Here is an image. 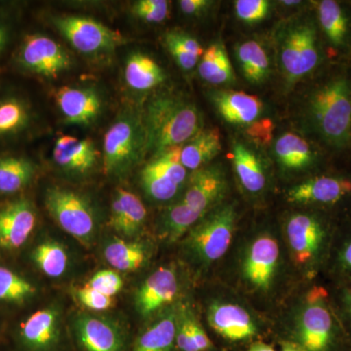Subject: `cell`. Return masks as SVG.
Masks as SVG:
<instances>
[{
	"instance_id": "obj_1",
	"label": "cell",
	"mask_w": 351,
	"mask_h": 351,
	"mask_svg": "<svg viewBox=\"0 0 351 351\" xmlns=\"http://www.w3.org/2000/svg\"><path fill=\"white\" fill-rule=\"evenodd\" d=\"M307 119L323 144L336 151L351 147V77L346 71L329 76L313 90Z\"/></svg>"
},
{
	"instance_id": "obj_2",
	"label": "cell",
	"mask_w": 351,
	"mask_h": 351,
	"mask_svg": "<svg viewBox=\"0 0 351 351\" xmlns=\"http://www.w3.org/2000/svg\"><path fill=\"white\" fill-rule=\"evenodd\" d=\"M147 152L154 156L182 147L202 130V117L195 104L179 95L162 94L149 101L143 115Z\"/></svg>"
},
{
	"instance_id": "obj_3",
	"label": "cell",
	"mask_w": 351,
	"mask_h": 351,
	"mask_svg": "<svg viewBox=\"0 0 351 351\" xmlns=\"http://www.w3.org/2000/svg\"><path fill=\"white\" fill-rule=\"evenodd\" d=\"M295 338L306 351H351L350 339L335 318L324 289L314 288L307 295Z\"/></svg>"
},
{
	"instance_id": "obj_4",
	"label": "cell",
	"mask_w": 351,
	"mask_h": 351,
	"mask_svg": "<svg viewBox=\"0 0 351 351\" xmlns=\"http://www.w3.org/2000/svg\"><path fill=\"white\" fill-rule=\"evenodd\" d=\"M143 115L125 110L108 128L104 138V171L110 177H123L147 154Z\"/></svg>"
},
{
	"instance_id": "obj_5",
	"label": "cell",
	"mask_w": 351,
	"mask_h": 351,
	"mask_svg": "<svg viewBox=\"0 0 351 351\" xmlns=\"http://www.w3.org/2000/svg\"><path fill=\"white\" fill-rule=\"evenodd\" d=\"M279 61L288 84L299 82L323 61L317 25L300 19L286 25L279 34Z\"/></svg>"
},
{
	"instance_id": "obj_6",
	"label": "cell",
	"mask_w": 351,
	"mask_h": 351,
	"mask_svg": "<svg viewBox=\"0 0 351 351\" xmlns=\"http://www.w3.org/2000/svg\"><path fill=\"white\" fill-rule=\"evenodd\" d=\"M235 223L234 205L213 208L189 230L184 240L189 255L201 267H209L223 258L232 243Z\"/></svg>"
},
{
	"instance_id": "obj_7",
	"label": "cell",
	"mask_w": 351,
	"mask_h": 351,
	"mask_svg": "<svg viewBox=\"0 0 351 351\" xmlns=\"http://www.w3.org/2000/svg\"><path fill=\"white\" fill-rule=\"evenodd\" d=\"M45 206L64 232L89 246L97 230L96 216L86 198L69 189L51 188L45 195Z\"/></svg>"
},
{
	"instance_id": "obj_8",
	"label": "cell",
	"mask_w": 351,
	"mask_h": 351,
	"mask_svg": "<svg viewBox=\"0 0 351 351\" xmlns=\"http://www.w3.org/2000/svg\"><path fill=\"white\" fill-rule=\"evenodd\" d=\"M286 235L295 262L302 269L314 271L329 246L327 223L316 215L295 214L286 223Z\"/></svg>"
},
{
	"instance_id": "obj_9",
	"label": "cell",
	"mask_w": 351,
	"mask_h": 351,
	"mask_svg": "<svg viewBox=\"0 0 351 351\" xmlns=\"http://www.w3.org/2000/svg\"><path fill=\"white\" fill-rule=\"evenodd\" d=\"M279 263L280 249L276 237L261 233L243 252L240 263L242 280L254 292H269L276 283Z\"/></svg>"
},
{
	"instance_id": "obj_10",
	"label": "cell",
	"mask_w": 351,
	"mask_h": 351,
	"mask_svg": "<svg viewBox=\"0 0 351 351\" xmlns=\"http://www.w3.org/2000/svg\"><path fill=\"white\" fill-rule=\"evenodd\" d=\"M52 23L73 47L83 54L110 52L123 43L119 32L91 18L57 16L52 18Z\"/></svg>"
},
{
	"instance_id": "obj_11",
	"label": "cell",
	"mask_w": 351,
	"mask_h": 351,
	"mask_svg": "<svg viewBox=\"0 0 351 351\" xmlns=\"http://www.w3.org/2000/svg\"><path fill=\"white\" fill-rule=\"evenodd\" d=\"M182 147H175L152 157L141 173V184L151 199L165 202L173 199L182 188L188 170L181 162Z\"/></svg>"
},
{
	"instance_id": "obj_12",
	"label": "cell",
	"mask_w": 351,
	"mask_h": 351,
	"mask_svg": "<svg viewBox=\"0 0 351 351\" xmlns=\"http://www.w3.org/2000/svg\"><path fill=\"white\" fill-rule=\"evenodd\" d=\"M17 61L25 71L55 78L71 66V58L57 41L43 34L25 36L18 52Z\"/></svg>"
},
{
	"instance_id": "obj_13",
	"label": "cell",
	"mask_w": 351,
	"mask_h": 351,
	"mask_svg": "<svg viewBox=\"0 0 351 351\" xmlns=\"http://www.w3.org/2000/svg\"><path fill=\"white\" fill-rule=\"evenodd\" d=\"M226 191L225 172L219 165L195 171L181 202L195 213L204 217L219 205Z\"/></svg>"
},
{
	"instance_id": "obj_14",
	"label": "cell",
	"mask_w": 351,
	"mask_h": 351,
	"mask_svg": "<svg viewBox=\"0 0 351 351\" xmlns=\"http://www.w3.org/2000/svg\"><path fill=\"white\" fill-rule=\"evenodd\" d=\"M36 213L31 201L20 198L0 209V252L19 249L31 237Z\"/></svg>"
},
{
	"instance_id": "obj_15",
	"label": "cell",
	"mask_w": 351,
	"mask_h": 351,
	"mask_svg": "<svg viewBox=\"0 0 351 351\" xmlns=\"http://www.w3.org/2000/svg\"><path fill=\"white\" fill-rule=\"evenodd\" d=\"M210 327L230 343H243L255 338L258 328L250 313L230 302H214L208 308Z\"/></svg>"
},
{
	"instance_id": "obj_16",
	"label": "cell",
	"mask_w": 351,
	"mask_h": 351,
	"mask_svg": "<svg viewBox=\"0 0 351 351\" xmlns=\"http://www.w3.org/2000/svg\"><path fill=\"white\" fill-rule=\"evenodd\" d=\"M350 195V178L320 176L289 189L287 200L302 205H335Z\"/></svg>"
},
{
	"instance_id": "obj_17",
	"label": "cell",
	"mask_w": 351,
	"mask_h": 351,
	"mask_svg": "<svg viewBox=\"0 0 351 351\" xmlns=\"http://www.w3.org/2000/svg\"><path fill=\"white\" fill-rule=\"evenodd\" d=\"M75 330L85 351H125L123 334L112 321L82 313L75 318Z\"/></svg>"
},
{
	"instance_id": "obj_18",
	"label": "cell",
	"mask_w": 351,
	"mask_h": 351,
	"mask_svg": "<svg viewBox=\"0 0 351 351\" xmlns=\"http://www.w3.org/2000/svg\"><path fill=\"white\" fill-rule=\"evenodd\" d=\"M179 281L174 267H162L147 277L136 293L138 313L147 317L174 301Z\"/></svg>"
},
{
	"instance_id": "obj_19",
	"label": "cell",
	"mask_w": 351,
	"mask_h": 351,
	"mask_svg": "<svg viewBox=\"0 0 351 351\" xmlns=\"http://www.w3.org/2000/svg\"><path fill=\"white\" fill-rule=\"evenodd\" d=\"M64 120L75 125H89L101 114L103 101L91 88L64 86L55 95Z\"/></svg>"
},
{
	"instance_id": "obj_20",
	"label": "cell",
	"mask_w": 351,
	"mask_h": 351,
	"mask_svg": "<svg viewBox=\"0 0 351 351\" xmlns=\"http://www.w3.org/2000/svg\"><path fill=\"white\" fill-rule=\"evenodd\" d=\"M60 311L52 306L32 313L20 328L23 345L29 351H51L59 343Z\"/></svg>"
},
{
	"instance_id": "obj_21",
	"label": "cell",
	"mask_w": 351,
	"mask_h": 351,
	"mask_svg": "<svg viewBox=\"0 0 351 351\" xmlns=\"http://www.w3.org/2000/svg\"><path fill=\"white\" fill-rule=\"evenodd\" d=\"M55 163L69 174L86 175L98 161V151L89 138L64 135L57 138L53 149Z\"/></svg>"
},
{
	"instance_id": "obj_22",
	"label": "cell",
	"mask_w": 351,
	"mask_h": 351,
	"mask_svg": "<svg viewBox=\"0 0 351 351\" xmlns=\"http://www.w3.org/2000/svg\"><path fill=\"white\" fill-rule=\"evenodd\" d=\"M147 218L144 203L137 195L119 189L112 203L110 225L125 237H135L142 232Z\"/></svg>"
},
{
	"instance_id": "obj_23",
	"label": "cell",
	"mask_w": 351,
	"mask_h": 351,
	"mask_svg": "<svg viewBox=\"0 0 351 351\" xmlns=\"http://www.w3.org/2000/svg\"><path fill=\"white\" fill-rule=\"evenodd\" d=\"M211 98L221 117L230 123L248 125L262 114V101L254 95L219 91L212 95Z\"/></svg>"
},
{
	"instance_id": "obj_24",
	"label": "cell",
	"mask_w": 351,
	"mask_h": 351,
	"mask_svg": "<svg viewBox=\"0 0 351 351\" xmlns=\"http://www.w3.org/2000/svg\"><path fill=\"white\" fill-rule=\"evenodd\" d=\"M321 31L337 49H346L351 43V19L343 5L335 0H322L317 4Z\"/></svg>"
},
{
	"instance_id": "obj_25",
	"label": "cell",
	"mask_w": 351,
	"mask_h": 351,
	"mask_svg": "<svg viewBox=\"0 0 351 351\" xmlns=\"http://www.w3.org/2000/svg\"><path fill=\"white\" fill-rule=\"evenodd\" d=\"M274 152L279 164L290 171L308 169L317 162V154L308 142L293 133H286L278 138Z\"/></svg>"
},
{
	"instance_id": "obj_26",
	"label": "cell",
	"mask_w": 351,
	"mask_h": 351,
	"mask_svg": "<svg viewBox=\"0 0 351 351\" xmlns=\"http://www.w3.org/2000/svg\"><path fill=\"white\" fill-rule=\"evenodd\" d=\"M221 151V138L219 130H201L182 145L181 162L186 170H199L218 156Z\"/></svg>"
},
{
	"instance_id": "obj_27",
	"label": "cell",
	"mask_w": 351,
	"mask_h": 351,
	"mask_svg": "<svg viewBox=\"0 0 351 351\" xmlns=\"http://www.w3.org/2000/svg\"><path fill=\"white\" fill-rule=\"evenodd\" d=\"M165 80V73L158 64L147 55L133 53L127 58L125 80L136 91H147L158 86Z\"/></svg>"
},
{
	"instance_id": "obj_28",
	"label": "cell",
	"mask_w": 351,
	"mask_h": 351,
	"mask_svg": "<svg viewBox=\"0 0 351 351\" xmlns=\"http://www.w3.org/2000/svg\"><path fill=\"white\" fill-rule=\"evenodd\" d=\"M232 157L237 177L244 189L251 193L262 191L267 178L257 154L242 143H235L232 147Z\"/></svg>"
},
{
	"instance_id": "obj_29",
	"label": "cell",
	"mask_w": 351,
	"mask_h": 351,
	"mask_svg": "<svg viewBox=\"0 0 351 351\" xmlns=\"http://www.w3.org/2000/svg\"><path fill=\"white\" fill-rule=\"evenodd\" d=\"M178 315L169 313L159 318L136 339L134 351H173L176 346Z\"/></svg>"
},
{
	"instance_id": "obj_30",
	"label": "cell",
	"mask_w": 351,
	"mask_h": 351,
	"mask_svg": "<svg viewBox=\"0 0 351 351\" xmlns=\"http://www.w3.org/2000/svg\"><path fill=\"white\" fill-rule=\"evenodd\" d=\"M198 71L201 78L210 84H230L235 80L230 58L221 43L211 44L204 51L198 64Z\"/></svg>"
},
{
	"instance_id": "obj_31",
	"label": "cell",
	"mask_w": 351,
	"mask_h": 351,
	"mask_svg": "<svg viewBox=\"0 0 351 351\" xmlns=\"http://www.w3.org/2000/svg\"><path fill=\"white\" fill-rule=\"evenodd\" d=\"M36 175V165L24 157H0V193L12 195L22 191Z\"/></svg>"
},
{
	"instance_id": "obj_32",
	"label": "cell",
	"mask_w": 351,
	"mask_h": 351,
	"mask_svg": "<svg viewBox=\"0 0 351 351\" xmlns=\"http://www.w3.org/2000/svg\"><path fill=\"white\" fill-rule=\"evenodd\" d=\"M104 257L113 269L135 271L145 265L147 252L144 245L138 242L115 239L106 245Z\"/></svg>"
},
{
	"instance_id": "obj_33",
	"label": "cell",
	"mask_w": 351,
	"mask_h": 351,
	"mask_svg": "<svg viewBox=\"0 0 351 351\" xmlns=\"http://www.w3.org/2000/svg\"><path fill=\"white\" fill-rule=\"evenodd\" d=\"M31 122V108L23 99H0V138L19 135L29 128Z\"/></svg>"
},
{
	"instance_id": "obj_34",
	"label": "cell",
	"mask_w": 351,
	"mask_h": 351,
	"mask_svg": "<svg viewBox=\"0 0 351 351\" xmlns=\"http://www.w3.org/2000/svg\"><path fill=\"white\" fill-rule=\"evenodd\" d=\"M237 60L249 82L260 84L269 75V60L267 52L258 41L241 43L237 50Z\"/></svg>"
},
{
	"instance_id": "obj_35",
	"label": "cell",
	"mask_w": 351,
	"mask_h": 351,
	"mask_svg": "<svg viewBox=\"0 0 351 351\" xmlns=\"http://www.w3.org/2000/svg\"><path fill=\"white\" fill-rule=\"evenodd\" d=\"M165 44L176 63L184 71L195 68L204 53L200 43L186 32H168L165 34Z\"/></svg>"
},
{
	"instance_id": "obj_36",
	"label": "cell",
	"mask_w": 351,
	"mask_h": 351,
	"mask_svg": "<svg viewBox=\"0 0 351 351\" xmlns=\"http://www.w3.org/2000/svg\"><path fill=\"white\" fill-rule=\"evenodd\" d=\"M32 260L45 276L57 278L63 276L69 265L66 249L56 241H44L34 248Z\"/></svg>"
},
{
	"instance_id": "obj_37",
	"label": "cell",
	"mask_w": 351,
	"mask_h": 351,
	"mask_svg": "<svg viewBox=\"0 0 351 351\" xmlns=\"http://www.w3.org/2000/svg\"><path fill=\"white\" fill-rule=\"evenodd\" d=\"M199 214L189 209L181 201L175 203L163 215L162 232L164 237L169 241L181 239L202 219Z\"/></svg>"
},
{
	"instance_id": "obj_38",
	"label": "cell",
	"mask_w": 351,
	"mask_h": 351,
	"mask_svg": "<svg viewBox=\"0 0 351 351\" xmlns=\"http://www.w3.org/2000/svg\"><path fill=\"white\" fill-rule=\"evenodd\" d=\"M36 288L24 277L0 267V302L23 304L36 294Z\"/></svg>"
},
{
	"instance_id": "obj_39",
	"label": "cell",
	"mask_w": 351,
	"mask_h": 351,
	"mask_svg": "<svg viewBox=\"0 0 351 351\" xmlns=\"http://www.w3.org/2000/svg\"><path fill=\"white\" fill-rule=\"evenodd\" d=\"M131 12L145 22L158 24L168 17L169 2L165 0H138L132 6Z\"/></svg>"
},
{
	"instance_id": "obj_40",
	"label": "cell",
	"mask_w": 351,
	"mask_h": 351,
	"mask_svg": "<svg viewBox=\"0 0 351 351\" xmlns=\"http://www.w3.org/2000/svg\"><path fill=\"white\" fill-rule=\"evenodd\" d=\"M269 2L267 0H237L235 12L237 17L247 24H255L267 17Z\"/></svg>"
},
{
	"instance_id": "obj_41",
	"label": "cell",
	"mask_w": 351,
	"mask_h": 351,
	"mask_svg": "<svg viewBox=\"0 0 351 351\" xmlns=\"http://www.w3.org/2000/svg\"><path fill=\"white\" fill-rule=\"evenodd\" d=\"M88 286L101 294L113 297L123 287V280L117 271L104 269L94 274Z\"/></svg>"
},
{
	"instance_id": "obj_42",
	"label": "cell",
	"mask_w": 351,
	"mask_h": 351,
	"mask_svg": "<svg viewBox=\"0 0 351 351\" xmlns=\"http://www.w3.org/2000/svg\"><path fill=\"white\" fill-rule=\"evenodd\" d=\"M76 297L78 301L82 302L83 306L92 311H103L112 308L114 304V300L110 295H106L94 290L89 286L77 289L75 291Z\"/></svg>"
},
{
	"instance_id": "obj_43",
	"label": "cell",
	"mask_w": 351,
	"mask_h": 351,
	"mask_svg": "<svg viewBox=\"0 0 351 351\" xmlns=\"http://www.w3.org/2000/svg\"><path fill=\"white\" fill-rule=\"evenodd\" d=\"M176 346L181 351H198L191 337L186 311L178 315Z\"/></svg>"
},
{
	"instance_id": "obj_44",
	"label": "cell",
	"mask_w": 351,
	"mask_h": 351,
	"mask_svg": "<svg viewBox=\"0 0 351 351\" xmlns=\"http://www.w3.org/2000/svg\"><path fill=\"white\" fill-rule=\"evenodd\" d=\"M186 318H188L189 330H191V337H193V343L198 351H210L213 348L209 337L207 336L206 332L204 331L199 322L196 320L193 313L186 311Z\"/></svg>"
},
{
	"instance_id": "obj_45",
	"label": "cell",
	"mask_w": 351,
	"mask_h": 351,
	"mask_svg": "<svg viewBox=\"0 0 351 351\" xmlns=\"http://www.w3.org/2000/svg\"><path fill=\"white\" fill-rule=\"evenodd\" d=\"M337 265L341 274L351 280V237H348L339 246Z\"/></svg>"
},
{
	"instance_id": "obj_46",
	"label": "cell",
	"mask_w": 351,
	"mask_h": 351,
	"mask_svg": "<svg viewBox=\"0 0 351 351\" xmlns=\"http://www.w3.org/2000/svg\"><path fill=\"white\" fill-rule=\"evenodd\" d=\"M341 306L346 321V332L351 343V286L346 287L341 292Z\"/></svg>"
},
{
	"instance_id": "obj_47",
	"label": "cell",
	"mask_w": 351,
	"mask_h": 351,
	"mask_svg": "<svg viewBox=\"0 0 351 351\" xmlns=\"http://www.w3.org/2000/svg\"><path fill=\"white\" fill-rule=\"evenodd\" d=\"M179 4L182 13L186 15H198L204 12L211 5L212 2L207 0H182Z\"/></svg>"
},
{
	"instance_id": "obj_48",
	"label": "cell",
	"mask_w": 351,
	"mask_h": 351,
	"mask_svg": "<svg viewBox=\"0 0 351 351\" xmlns=\"http://www.w3.org/2000/svg\"><path fill=\"white\" fill-rule=\"evenodd\" d=\"M9 32L5 25L0 23V53L3 52L9 43Z\"/></svg>"
},
{
	"instance_id": "obj_49",
	"label": "cell",
	"mask_w": 351,
	"mask_h": 351,
	"mask_svg": "<svg viewBox=\"0 0 351 351\" xmlns=\"http://www.w3.org/2000/svg\"><path fill=\"white\" fill-rule=\"evenodd\" d=\"M248 351H276L271 346L267 343H263V341H256L252 343L250 348Z\"/></svg>"
},
{
	"instance_id": "obj_50",
	"label": "cell",
	"mask_w": 351,
	"mask_h": 351,
	"mask_svg": "<svg viewBox=\"0 0 351 351\" xmlns=\"http://www.w3.org/2000/svg\"><path fill=\"white\" fill-rule=\"evenodd\" d=\"M282 351H306L295 341H283Z\"/></svg>"
},
{
	"instance_id": "obj_51",
	"label": "cell",
	"mask_w": 351,
	"mask_h": 351,
	"mask_svg": "<svg viewBox=\"0 0 351 351\" xmlns=\"http://www.w3.org/2000/svg\"><path fill=\"white\" fill-rule=\"evenodd\" d=\"M283 3H285L286 5H297L300 1H283Z\"/></svg>"
}]
</instances>
